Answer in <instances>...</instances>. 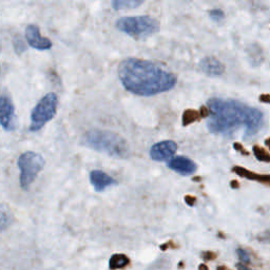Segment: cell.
Listing matches in <instances>:
<instances>
[{"instance_id":"obj_1","label":"cell","mask_w":270,"mask_h":270,"mask_svg":"<svg viewBox=\"0 0 270 270\" xmlns=\"http://www.w3.org/2000/svg\"><path fill=\"white\" fill-rule=\"evenodd\" d=\"M207 127L211 133L231 136L244 128V137H253L263 126V113L238 100L211 98L207 102Z\"/></svg>"},{"instance_id":"obj_2","label":"cell","mask_w":270,"mask_h":270,"mask_svg":"<svg viewBox=\"0 0 270 270\" xmlns=\"http://www.w3.org/2000/svg\"><path fill=\"white\" fill-rule=\"evenodd\" d=\"M118 78L127 91L139 96L164 93L176 85V77L171 72L152 61L138 58L121 61Z\"/></svg>"},{"instance_id":"obj_3","label":"cell","mask_w":270,"mask_h":270,"mask_svg":"<svg viewBox=\"0 0 270 270\" xmlns=\"http://www.w3.org/2000/svg\"><path fill=\"white\" fill-rule=\"evenodd\" d=\"M84 142L87 147L115 158H127L130 154L128 142L112 131L92 129L86 133Z\"/></svg>"},{"instance_id":"obj_4","label":"cell","mask_w":270,"mask_h":270,"mask_svg":"<svg viewBox=\"0 0 270 270\" xmlns=\"http://www.w3.org/2000/svg\"><path fill=\"white\" fill-rule=\"evenodd\" d=\"M116 28L135 39H143L157 33L159 24L150 16H128L118 19Z\"/></svg>"},{"instance_id":"obj_5","label":"cell","mask_w":270,"mask_h":270,"mask_svg":"<svg viewBox=\"0 0 270 270\" xmlns=\"http://www.w3.org/2000/svg\"><path fill=\"white\" fill-rule=\"evenodd\" d=\"M17 165L20 170V186L24 190H28L39 172L44 169L45 158L38 153L28 151L19 156Z\"/></svg>"},{"instance_id":"obj_6","label":"cell","mask_w":270,"mask_h":270,"mask_svg":"<svg viewBox=\"0 0 270 270\" xmlns=\"http://www.w3.org/2000/svg\"><path fill=\"white\" fill-rule=\"evenodd\" d=\"M58 97L55 93H48L44 96L38 103L34 107L31 113L30 130L32 132L40 130L44 126L49 122L57 112Z\"/></svg>"},{"instance_id":"obj_7","label":"cell","mask_w":270,"mask_h":270,"mask_svg":"<svg viewBox=\"0 0 270 270\" xmlns=\"http://www.w3.org/2000/svg\"><path fill=\"white\" fill-rule=\"evenodd\" d=\"M0 122L8 132L14 131L17 127L15 107L11 97L7 94H3L0 99Z\"/></svg>"},{"instance_id":"obj_8","label":"cell","mask_w":270,"mask_h":270,"mask_svg":"<svg viewBox=\"0 0 270 270\" xmlns=\"http://www.w3.org/2000/svg\"><path fill=\"white\" fill-rule=\"evenodd\" d=\"M177 150L176 142L173 140H163L154 143L150 149V157L155 161L169 160ZM172 159V158H171Z\"/></svg>"},{"instance_id":"obj_9","label":"cell","mask_w":270,"mask_h":270,"mask_svg":"<svg viewBox=\"0 0 270 270\" xmlns=\"http://www.w3.org/2000/svg\"><path fill=\"white\" fill-rule=\"evenodd\" d=\"M26 38L28 44L39 51H45L49 50L52 48V43L49 38L43 37L40 35L39 28L35 25H30L26 29Z\"/></svg>"},{"instance_id":"obj_10","label":"cell","mask_w":270,"mask_h":270,"mask_svg":"<svg viewBox=\"0 0 270 270\" xmlns=\"http://www.w3.org/2000/svg\"><path fill=\"white\" fill-rule=\"evenodd\" d=\"M168 168L178 174L188 176L196 171L197 166L192 159L186 156H176L168 161Z\"/></svg>"},{"instance_id":"obj_11","label":"cell","mask_w":270,"mask_h":270,"mask_svg":"<svg viewBox=\"0 0 270 270\" xmlns=\"http://www.w3.org/2000/svg\"><path fill=\"white\" fill-rule=\"evenodd\" d=\"M90 182L96 192H102L107 188L117 185V181L101 170H93L90 172Z\"/></svg>"},{"instance_id":"obj_12","label":"cell","mask_w":270,"mask_h":270,"mask_svg":"<svg viewBox=\"0 0 270 270\" xmlns=\"http://www.w3.org/2000/svg\"><path fill=\"white\" fill-rule=\"evenodd\" d=\"M199 67L201 71H203L205 74L209 76H220L225 72L224 65L214 57H205L203 58Z\"/></svg>"},{"instance_id":"obj_13","label":"cell","mask_w":270,"mask_h":270,"mask_svg":"<svg viewBox=\"0 0 270 270\" xmlns=\"http://www.w3.org/2000/svg\"><path fill=\"white\" fill-rule=\"evenodd\" d=\"M142 4V0H114V2H112V7L115 11H121L135 9Z\"/></svg>"},{"instance_id":"obj_14","label":"cell","mask_w":270,"mask_h":270,"mask_svg":"<svg viewBox=\"0 0 270 270\" xmlns=\"http://www.w3.org/2000/svg\"><path fill=\"white\" fill-rule=\"evenodd\" d=\"M233 172H236L242 177L248 178V179H254V181H259V182H270V175H256L253 172H249L244 168L240 167H235L233 168Z\"/></svg>"},{"instance_id":"obj_15","label":"cell","mask_w":270,"mask_h":270,"mask_svg":"<svg viewBox=\"0 0 270 270\" xmlns=\"http://www.w3.org/2000/svg\"><path fill=\"white\" fill-rule=\"evenodd\" d=\"M128 264H129V258L127 256H124L122 254H116L110 258L109 268L111 270H116L126 267Z\"/></svg>"},{"instance_id":"obj_16","label":"cell","mask_w":270,"mask_h":270,"mask_svg":"<svg viewBox=\"0 0 270 270\" xmlns=\"http://www.w3.org/2000/svg\"><path fill=\"white\" fill-rule=\"evenodd\" d=\"M248 53H249V57H250V60H254L255 64L254 65H259L262 60H263V55H262V50L254 45L251 46L248 50Z\"/></svg>"},{"instance_id":"obj_17","label":"cell","mask_w":270,"mask_h":270,"mask_svg":"<svg viewBox=\"0 0 270 270\" xmlns=\"http://www.w3.org/2000/svg\"><path fill=\"white\" fill-rule=\"evenodd\" d=\"M201 117V113L195 110H187L183 114V126H188L196 120H199Z\"/></svg>"},{"instance_id":"obj_18","label":"cell","mask_w":270,"mask_h":270,"mask_svg":"<svg viewBox=\"0 0 270 270\" xmlns=\"http://www.w3.org/2000/svg\"><path fill=\"white\" fill-rule=\"evenodd\" d=\"M13 46H14V50L17 54H23L27 50V47H26L24 39L18 35L15 36L14 39H13Z\"/></svg>"},{"instance_id":"obj_19","label":"cell","mask_w":270,"mask_h":270,"mask_svg":"<svg viewBox=\"0 0 270 270\" xmlns=\"http://www.w3.org/2000/svg\"><path fill=\"white\" fill-rule=\"evenodd\" d=\"M0 213H2V217H0L2 218V231H5L11 223V215H10V212L6 210L4 205L2 206V212Z\"/></svg>"},{"instance_id":"obj_20","label":"cell","mask_w":270,"mask_h":270,"mask_svg":"<svg viewBox=\"0 0 270 270\" xmlns=\"http://www.w3.org/2000/svg\"><path fill=\"white\" fill-rule=\"evenodd\" d=\"M254 152H255V155L256 157L261 160V161H270V155L268 153H266L262 148L258 147V146H255L254 147Z\"/></svg>"},{"instance_id":"obj_21","label":"cell","mask_w":270,"mask_h":270,"mask_svg":"<svg viewBox=\"0 0 270 270\" xmlns=\"http://www.w3.org/2000/svg\"><path fill=\"white\" fill-rule=\"evenodd\" d=\"M209 16L211 19L215 23H220L224 19V12L222 10H219V9H214V10H211L209 11Z\"/></svg>"},{"instance_id":"obj_22","label":"cell","mask_w":270,"mask_h":270,"mask_svg":"<svg viewBox=\"0 0 270 270\" xmlns=\"http://www.w3.org/2000/svg\"><path fill=\"white\" fill-rule=\"evenodd\" d=\"M237 254H238V257H239V259H240L242 264L246 265V264L250 263V257H249V254L247 253L246 250H244L242 248H239L237 250Z\"/></svg>"},{"instance_id":"obj_23","label":"cell","mask_w":270,"mask_h":270,"mask_svg":"<svg viewBox=\"0 0 270 270\" xmlns=\"http://www.w3.org/2000/svg\"><path fill=\"white\" fill-rule=\"evenodd\" d=\"M195 201H196V199H195L194 196L187 195V196L185 197V202H186V203H187V205H189L190 207L194 206V204H195Z\"/></svg>"},{"instance_id":"obj_24","label":"cell","mask_w":270,"mask_h":270,"mask_svg":"<svg viewBox=\"0 0 270 270\" xmlns=\"http://www.w3.org/2000/svg\"><path fill=\"white\" fill-rule=\"evenodd\" d=\"M233 147H235V149L236 150H239V151H242V153H244V154H247L246 153V151L243 149V147L240 145V143H238V142H236L235 143V145H233Z\"/></svg>"},{"instance_id":"obj_25","label":"cell","mask_w":270,"mask_h":270,"mask_svg":"<svg viewBox=\"0 0 270 270\" xmlns=\"http://www.w3.org/2000/svg\"><path fill=\"white\" fill-rule=\"evenodd\" d=\"M238 266V269L239 270H253V269H251V268H249L248 266H246V265H244V264H238L237 265Z\"/></svg>"},{"instance_id":"obj_26","label":"cell","mask_w":270,"mask_h":270,"mask_svg":"<svg viewBox=\"0 0 270 270\" xmlns=\"http://www.w3.org/2000/svg\"><path fill=\"white\" fill-rule=\"evenodd\" d=\"M199 270H208V268H207V266H206V265L202 264V265H200V268H199Z\"/></svg>"},{"instance_id":"obj_27","label":"cell","mask_w":270,"mask_h":270,"mask_svg":"<svg viewBox=\"0 0 270 270\" xmlns=\"http://www.w3.org/2000/svg\"><path fill=\"white\" fill-rule=\"evenodd\" d=\"M231 185H233V186H232V188H238V187H239V186H238L239 184H238L237 182H232V183H231Z\"/></svg>"},{"instance_id":"obj_28","label":"cell","mask_w":270,"mask_h":270,"mask_svg":"<svg viewBox=\"0 0 270 270\" xmlns=\"http://www.w3.org/2000/svg\"><path fill=\"white\" fill-rule=\"evenodd\" d=\"M265 142H266V145H267V146L270 148V138H268V139H267Z\"/></svg>"}]
</instances>
